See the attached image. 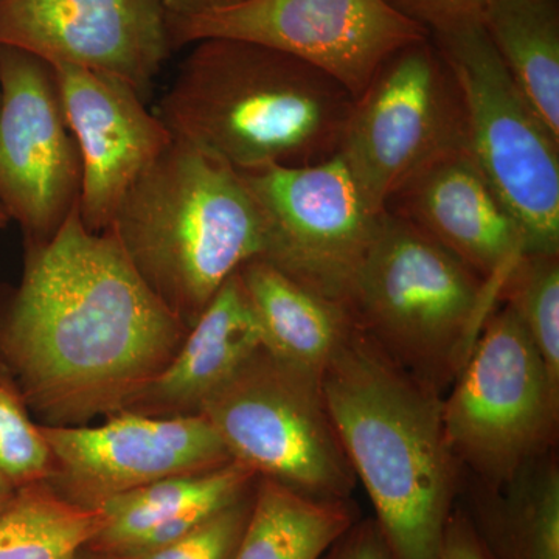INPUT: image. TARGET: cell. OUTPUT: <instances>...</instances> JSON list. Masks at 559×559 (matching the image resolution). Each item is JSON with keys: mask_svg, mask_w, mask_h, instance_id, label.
I'll use <instances>...</instances> for the list:
<instances>
[{"mask_svg": "<svg viewBox=\"0 0 559 559\" xmlns=\"http://www.w3.org/2000/svg\"><path fill=\"white\" fill-rule=\"evenodd\" d=\"M189 330L80 209L49 245L25 249L20 285L0 288V360L44 426L127 411Z\"/></svg>", "mask_w": 559, "mask_h": 559, "instance_id": "6da1fadb", "label": "cell"}, {"mask_svg": "<svg viewBox=\"0 0 559 559\" xmlns=\"http://www.w3.org/2000/svg\"><path fill=\"white\" fill-rule=\"evenodd\" d=\"M320 389L393 559L439 558L462 477L444 437L443 395L356 323L331 355Z\"/></svg>", "mask_w": 559, "mask_h": 559, "instance_id": "7a4b0ae2", "label": "cell"}, {"mask_svg": "<svg viewBox=\"0 0 559 559\" xmlns=\"http://www.w3.org/2000/svg\"><path fill=\"white\" fill-rule=\"evenodd\" d=\"M191 46L156 112L173 138L237 171L336 156L355 102L340 81L249 40Z\"/></svg>", "mask_w": 559, "mask_h": 559, "instance_id": "3957f363", "label": "cell"}, {"mask_svg": "<svg viewBox=\"0 0 559 559\" xmlns=\"http://www.w3.org/2000/svg\"><path fill=\"white\" fill-rule=\"evenodd\" d=\"M106 231L189 329L264 250L263 215L240 171L178 139L131 187Z\"/></svg>", "mask_w": 559, "mask_h": 559, "instance_id": "277c9868", "label": "cell"}, {"mask_svg": "<svg viewBox=\"0 0 559 559\" xmlns=\"http://www.w3.org/2000/svg\"><path fill=\"white\" fill-rule=\"evenodd\" d=\"M506 277L481 278L409 221L382 212L348 311L385 355L444 396L498 307Z\"/></svg>", "mask_w": 559, "mask_h": 559, "instance_id": "5b68a950", "label": "cell"}, {"mask_svg": "<svg viewBox=\"0 0 559 559\" xmlns=\"http://www.w3.org/2000/svg\"><path fill=\"white\" fill-rule=\"evenodd\" d=\"M559 385L516 312L499 301L443 396V428L459 469L487 491L555 450Z\"/></svg>", "mask_w": 559, "mask_h": 559, "instance_id": "8992f818", "label": "cell"}, {"mask_svg": "<svg viewBox=\"0 0 559 559\" xmlns=\"http://www.w3.org/2000/svg\"><path fill=\"white\" fill-rule=\"evenodd\" d=\"M430 39L462 91L466 148L520 224L524 253L559 255V139L514 84L480 21Z\"/></svg>", "mask_w": 559, "mask_h": 559, "instance_id": "52a82bcc", "label": "cell"}, {"mask_svg": "<svg viewBox=\"0 0 559 559\" xmlns=\"http://www.w3.org/2000/svg\"><path fill=\"white\" fill-rule=\"evenodd\" d=\"M465 146L462 91L429 35L378 68L353 102L337 154L367 207L381 215L409 180Z\"/></svg>", "mask_w": 559, "mask_h": 559, "instance_id": "ba28073f", "label": "cell"}, {"mask_svg": "<svg viewBox=\"0 0 559 559\" xmlns=\"http://www.w3.org/2000/svg\"><path fill=\"white\" fill-rule=\"evenodd\" d=\"M231 459L311 498L349 500L358 485L320 382L261 347L202 404Z\"/></svg>", "mask_w": 559, "mask_h": 559, "instance_id": "9c48e42d", "label": "cell"}, {"mask_svg": "<svg viewBox=\"0 0 559 559\" xmlns=\"http://www.w3.org/2000/svg\"><path fill=\"white\" fill-rule=\"evenodd\" d=\"M240 175L263 215L261 259L348 310L381 215L367 207L340 154L307 167H263Z\"/></svg>", "mask_w": 559, "mask_h": 559, "instance_id": "30bf717a", "label": "cell"}, {"mask_svg": "<svg viewBox=\"0 0 559 559\" xmlns=\"http://www.w3.org/2000/svg\"><path fill=\"white\" fill-rule=\"evenodd\" d=\"M168 31L173 49L227 38L285 51L329 73L355 98L395 51L429 38L385 0H242L168 20Z\"/></svg>", "mask_w": 559, "mask_h": 559, "instance_id": "8fae6325", "label": "cell"}, {"mask_svg": "<svg viewBox=\"0 0 559 559\" xmlns=\"http://www.w3.org/2000/svg\"><path fill=\"white\" fill-rule=\"evenodd\" d=\"M83 159L53 66L0 46V204L25 249L49 245L80 209Z\"/></svg>", "mask_w": 559, "mask_h": 559, "instance_id": "7c38bea8", "label": "cell"}, {"mask_svg": "<svg viewBox=\"0 0 559 559\" xmlns=\"http://www.w3.org/2000/svg\"><path fill=\"white\" fill-rule=\"evenodd\" d=\"M40 428L53 459L47 481L62 498L86 509H100L153 481L234 462L202 415L164 418L124 411L98 426Z\"/></svg>", "mask_w": 559, "mask_h": 559, "instance_id": "4fadbf2b", "label": "cell"}, {"mask_svg": "<svg viewBox=\"0 0 559 559\" xmlns=\"http://www.w3.org/2000/svg\"><path fill=\"white\" fill-rule=\"evenodd\" d=\"M0 46L108 73L142 98L173 51L160 0H0Z\"/></svg>", "mask_w": 559, "mask_h": 559, "instance_id": "5bb4252c", "label": "cell"}, {"mask_svg": "<svg viewBox=\"0 0 559 559\" xmlns=\"http://www.w3.org/2000/svg\"><path fill=\"white\" fill-rule=\"evenodd\" d=\"M53 68L83 159L81 221L103 234L128 191L175 138L127 81L79 66Z\"/></svg>", "mask_w": 559, "mask_h": 559, "instance_id": "9a60e30c", "label": "cell"}, {"mask_svg": "<svg viewBox=\"0 0 559 559\" xmlns=\"http://www.w3.org/2000/svg\"><path fill=\"white\" fill-rule=\"evenodd\" d=\"M384 212L409 221L485 280L509 274L525 250L520 224L466 146L415 176Z\"/></svg>", "mask_w": 559, "mask_h": 559, "instance_id": "2e32d148", "label": "cell"}, {"mask_svg": "<svg viewBox=\"0 0 559 559\" xmlns=\"http://www.w3.org/2000/svg\"><path fill=\"white\" fill-rule=\"evenodd\" d=\"M261 347L259 322L235 272L190 326L171 362L127 411L164 418L200 415L205 400Z\"/></svg>", "mask_w": 559, "mask_h": 559, "instance_id": "e0dca14e", "label": "cell"}, {"mask_svg": "<svg viewBox=\"0 0 559 559\" xmlns=\"http://www.w3.org/2000/svg\"><path fill=\"white\" fill-rule=\"evenodd\" d=\"M257 479L249 466L234 460L116 496L100 507L105 524L86 549L121 558L164 546L240 499Z\"/></svg>", "mask_w": 559, "mask_h": 559, "instance_id": "ac0fdd59", "label": "cell"}, {"mask_svg": "<svg viewBox=\"0 0 559 559\" xmlns=\"http://www.w3.org/2000/svg\"><path fill=\"white\" fill-rule=\"evenodd\" d=\"M238 274L264 349L283 366L320 382L331 355L355 323L347 308L305 288L263 259L242 264Z\"/></svg>", "mask_w": 559, "mask_h": 559, "instance_id": "d6986e66", "label": "cell"}, {"mask_svg": "<svg viewBox=\"0 0 559 559\" xmlns=\"http://www.w3.org/2000/svg\"><path fill=\"white\" fill-rule=\"evenodd\" d=\"M471 520L492 559H559V465L550 450L498 491L484 489Z\"/></svg>", "mask_w": 559, "mask_h": 559, "instance_id": "ffe728a7", "label": "cell"}, {"mask_svg": "<svg viewBox=\"0 0 559 559\" xmlns=\"http://www.w3.org/2000/svg\"><path fill=\"white\" fill-rule=\"evenodd\" d=\"M480 22L514 84L559 139V0H492Z\"/></svg>", "mask_w": 559, "mask_h": 559, "instance_id": "44dd1931", "label": "cell"}, {"mask_svg": "<svg viewBox=\"0 0 559 559\" xmlns=\"http://www.w3.org/2000/svg\"><path fill=\"white\" fill-rule=\"evenodd\" d=\"M355 522L349 500L311 498L259 477L248 527L231 559H320Z\"/></svg>", "mask_w": 559, "mask_h": 559, "instance_id": "7402d4cb", "label": "cell"}, {"mask_svg": "<svg viewBox=\"0 0 559 559\" xmlns=\"http://www.w3.org/2000/svg\"><path fill=\"white\" fill-rule=\"evenodd\" d=\"M103 524L100 509L70 502L49 481L25 485L0 510V559H75Z\"/></svg>", "mask_w": 559, "mask_h": 559, "instance_id": "603a6c76", "label": "cell"}, {"mask_svg": "<svg viewBox=\"0 0 559 559\" xmlns=\"http://www.w3.org/2000/svg\"><path fill=\"white\" fill-rule=\"evenodd\" d=\"M499 300L516 312L559 385V255L522 253L503 280Z\"/></svg>", "mask_w": 559, "mask_h": 559, "instance_id": "cb8c5ba5", "label": "cell"}, {"mask_svg": "<svg viewBox=\"0 0 559 559\" xmlns=\"http://www.w3.org/2000/svg\"><path fill=\"white\" fill-rule=\"evenodd\" d=\"M53 459L20 385L0 360V473L14 488L50 479Z\"/></svg>", "mask_w": 559, "mask_h": 559, "instance_id": "d4e9b609", "label": "cell"}, {"mask_svg": "<svg viewBox=\"0 0 559 559\" xmlns=\"http://www.w3.org/2000/svg\"><path fill=\"white\" fill-rule=\"evenodd\" d=\"M257 484V481H255ZM255 485L240 499L164 546L114 559H231L252 513Z\"/></svg>", "mask_w": 559, "mask_h": 559, "instance_id": "484cf974", "label": "cell"}, {"mask_svg": "<svg viewBox=\"0 0 559 559\" xmlns=\"http://www.w3.org/2000/svg\"><path fill=\"white\" fill-rule=\"evenodd\" d=\"M403 16L417 22L430 33L480 21L492 0H385Z\"/></svg>", "mask_w": 559, "mask_h": 559, "instance_id": "4316f807", "label": "cell"}, {"mask_svg": "<svg viewBox=\"0 0 559 559\" xmlns=\"http://www.w3.org/2000/svg\"><path fill=\"white\" fill-rule=\"evenodd\" d=\"M320 559H393L377 521H356Z\"/></svg>", "mask_w": 559, "mask_h": 559, "instance_id": "83f0119b", "label": "cell"}, {"mask_svg": "<svg viewBox=\"0 0 559 559\" xmlns=\"http://www.w3.org/2000/svg\"><path fill=\"white\" fill-rule=\"evenodd\" d=\"M437 559H492L465 507L455 503Z\"/></svg>", "mask_w": 559, "mask_h": 559, "instance_id": "f1b7e54d", "label": "cell"}, {"mask_svg": "<svg viewBox=\"0 0 559 559\" xmlns=\"http://www.w3.org/2000/svg\"><path fill=\"white\" fill-rule=\"evenodd\" d=\"M240 2L242 0H160L168 20L198 16V14L226 9Z\"/></svg>", "mask_w": 559, "mask_h": 559, "instance_id": "f546056e", "label": "cell"}, {"mask_svg": "<svg viewBox=\"0 0 559 559\" xmlns=\"http://www.w3.org/2000/svg\"><path fill=\"white\" fill-rule=\"evenodd\" d=\"M16 489L17 488H14L13 485L10 484L9 479L0 473V510L10 502L14 492H16Z\"/></svg>", "mask_w": 559, "mask_h": 559, "instance_id": "4dcf8cb0", "label": "cell"}, {"mask_svg": "<svg viewBox=\"0 0 559 559\" xmlns=\"http://www.w3.org/2000/svg\"><path fill=\"white\" fill-rule=\"evenodd\" d=\"M75 559H114V558L106 557V555L97 554V551L84 549L83 551H81L79 557H76Z\"/></svg>", "mask_w": 559, "mask_h": 559, "instance_id": "1f68e13d", "label": "cell"}, {"mask_svg": "<svg viewBox=\"0 0 559 559\" xmlns=\"http://www.w3.org/2000/svg\"><path fill=\"white\" fill-rule=\"evenodd\" d=\"M10 223L9 215H7L5 210H3L2 204H0V230L5 229L7 224Z\"/></svg>", "mask_w": 559, "mask_h": 559, "instance_id": "d6a6232c", "label": "cell"}]
</instances>
